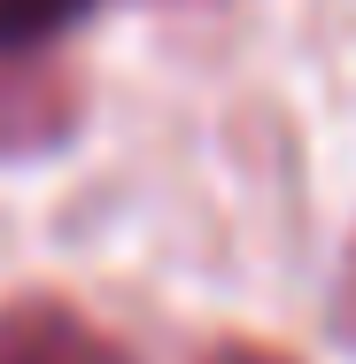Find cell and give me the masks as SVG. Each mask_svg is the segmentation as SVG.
<instances>
[{
    "label": "cell",
    "mask_w": 356,
    "mask_h": 364,
    "mask_svg": "<svg viewBox=\"0 0 356 364\" xmlns=\"http://www.w3.org/2000/svg\"><path fill=\"white\" fill-rule=\"evenodd\" d=\"M0 364H132L117 333H101L63 294H8L0 302Z\"/></svg>",
    "instance_id": "6da1fadb"
},
{
    "label": "cell",
    "mask_w": 356,
    "mask_h": 364,
    "mask_svg": "<svg viewBox=\"0 0 356 364\" xmlns=\"http://www.w3.org/2000/svg\"><path fill=\"white\" fill-rule=\"evenodd\" d=\"M77 132V77L47 55L8 63L0 55V155H39Z\"/></svg>",
    "instance_id": "7a4b0ae2"
},
{
    "label": "cell",
    "mask_w": 356,
    "mask_h": 364,
    "mask_svg": "<svg viewBox=\"0 0 356 364\" xmlns=\"http://www.w3.org/2000/svg\"><path fill=\"white\" fill-rule=\"evenodd\" d=\"M85 16H93V0H0V55L8 63H31L70 23H85Z\"/></svg>",
    "instance_id": "3957f363"
},
{
    "label": "cell",
    "mask_w": 356,
    "mask_h": 364,
    "mask_svg": "<svg viewBox=\"0 0 356 364\" xmlns=\"http://www.w3.org/2000/svg\"><path fill=\"white\" fill-rule=\"evenodd\" d=\"M210 364H294V357H279V349H256V341H232V349H217Z\"/></svg>",
    "instance_id": "277c9868"
},
{
    "label": "cell",
    "mask_w": 356,
    "mask_h": 364,
    "mask_svg": "<svg viewBox=\"0 0 356 364\" xmlns=\"http://www.w3.org/2000/svg\"><path fill=\"white\" fill-rule=\"evenodd\" d=\"M341 326H349V341H356V256H349V279H341Z\"/></svg>",
    "instance_id": "5b68a950"
}]
</instances>
